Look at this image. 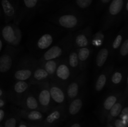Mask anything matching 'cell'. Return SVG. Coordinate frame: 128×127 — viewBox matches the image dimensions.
I'll return each mask as SVG.
<instances>
[{
	"instance_id": "18",
	"label": "cell",
	"mask_w": 128,
	"mask_h": 127,
	"mask_svg": "<svg viewBox=\"0 0 128 127\" xmlns=\"http://www.w3.org/2000/svg\"><path fill=\"white\" fill-rule=\"evenodd\" d=\"M74 78L70 67L68 63L66 56L62 57L55 72L54 76L52 79L55 80L66 87L68 84Z\"/></svg>"
},
{
	"instance_id": "2",
	"label": "cell",
	"mask_w": 128,
	"mask_h": 127,
	"mask_svg": "<svg viewBox=\"0 0 128 127\" xmlns=\"http://www.w3.org/2000/svg\"><path fill=\"white\" fill-rule=\"evenodd\" d=\"M126 0H112L105 10L101 21V28L105 30L116 29L124 24L122 16Z\"/></svg>"
},
{
	"instance_id": "16",
	"label": "cell",
	"mask_w": 128,
	"mask_h": 127,
	"mask_svg": "<svg viewBox=\"0 0 128 127\" xmlns=\"http://www.w3.org/2000/svg\"><path fill=\"white\" fill-rule=\"evenodd\" d=\"M31 86L32 84L30 81H15L7 92V99L13 105L15 104L31 89Z\"/></svg>"
},
{
	"instance_id": "35",
	"label": "cell",
	"mask_w": 128,
	"mask_h": 127,
	"mask_svg": "<svg viewBox=\"0 0 128 127\" xmlns=\"http://www.w3.org/2000/svg\"><path fill=\"white\" fill-rule=\"evenodd\" d=\"M57 0H40L38 10L40 11H43L44 9L48 8L49 6L54 3Z\"/></svg>"
},
{
	"instance_id": "39",
	"label": "cell",
	"mask_w": 128,
	"mask_h": 127,
	"mask_svg": "<svg viewBox=\"0 0 128 127\" xmlns=\"http://www.w3.org/2000/svg\"><path fill=\"white\" fill-rule=\"evenodd\" d=\"M17 127H30V123H27L26 122L22 120H20Z\"/></svg>"
},
{
	"instance_id": "9",
	"label": "cell",
	"mask_w": 128,
	"mask_h": 127,
	"mask_svg": "<svg viewBox=\"0 0 128 127\" xmlns=\"http://www.w3.org/2000/svg\"><path fill=\"white\" fill-rule=\"evenodd\" d=\"M31 89L36 95L40 110L46 114L54 107L49 89V82L32 85Z\"/></svg>"
},
{
	"instance_id": "8",
	"label": "cell",
	"mask_w": 128,
	"mask_h": 127,
	"mask_svg": "<svg viewBox=\"0 0 128 127\" xmlns=\"http://www.w3.org/2000/svg\"><path fill=\"white\" fill-rule=\"evenodd\" d=\"M4 22H14L20 25L21 23V8L20 0H0Z\"/></svg>"
},
{
	"instance_id": "41",
	"label": "cell",
	"mask_w": 128,
	"mask_h": 127,
	"mask_svg": "<svg viewBox=\"0 0 128 127\" xmlns=\"http://www.w3.org/2000/svg\"><path fill=\"white\" fill-rule=\"evenodd\" d=\"M4 22V15L2 13V9H1V6H0V26H1L2 24H3Z\"/></svg>"
},
{
	"instance_id": "28",
	"label": "cell",
	"mask_w": 128,
	"mask_h": 127,
	"mask_svg": "<svg viewBox=\"0 0 128 127\" xmlns=\"http://www.w3.org/2000/svg\"><path fill=\"white\" fill-rule=\"evenodd\" d=\"M65 56L66 57L68 63L70 66L73 77L75 78L81 72H82L81 71V67H80V63L79 61L78 56L77 49L72 47Z\"/></svg>"
},
{
	"instance_id": "17",
	"label": "cell",
	"mask_w": 128,
	"mask_h": 127,
	"mask_svg": "<svg viewBox=\"0 0 128 127\" xmlns=\"http://www.w3.org/2000/svg\"><path fill=\"white\" fill-rule=\"evenodd\" d=\"M92 34L91 26H86L75 31L72 38V48L78 49L90 46Z\"/></svg>"
},
{
	"instance_id": "12",
	"label": "cell",
	"mask_w": 128,
	"mask_h": 127,
	"mask_svg": "<svg viewBox=\"0 0 128 127\" xmlns=\"http://www.w3.org/2000/svg\"><path fill=\"white\" fill-rule=\"evenodd\" d=\"M87 79L88 72L86 70L81 72L78 75L71 80V82L66 85V93L68 103L77 97L83 90Z\"/></svg>"
},
{
	"instance_id": "30",
	"label": "cell",
	"mask_w": 128,
	"mask_h": 127,
	"mask_svg": "<svg viewBox=\"0 0 128 127\" xmlns=\"http://www.w3.org/2000/svg\"><path fill=\"white\" fill-rule=\"evenodd\" d=\"M77 51L81 71L86 70L91 56L93 54L94 51L91 46H88L78 49Z\"/></svg>"
},
{
	"instance_id": "20",
	"label": "cell",
	"mask_w": 128,
	"mask_h": 127,
	"mask_svg": "<svg viewBox=\"0 0 128 127\" xmlns=\"http://www.w3.org/2000/svg\"><path fill=\"white\" fill-rule=\"evenodd\" d=\"M115 67L113 64L110 63L96 73L93 85V90L95 93H100L106 87L110 74Z\"/></svg>"
},
{
	"instance_id": "21",
	"label": "cell",
	"mask_w": 128,
	"mask_h": 127,
	"mask_svg": "<svg viewBox=\"0 0 128 127\" xmlns=\"http://www.w3.org/2000/svg\"><path fill=\"white\" fill-rule=\"evenodd\" d=\"M21 22H28L38 11L40 0H20Z\"/></svg>"
},
{
	"instance_id": "27",
	"label": "cell",
	"mask_w": 128,
	"mask_h": 127,
	"mask_svg": "<svg viewBox=\"0 0 128 127\" xmlns=\"http://www.w3.org/2000/svg\"><path fill=\"white\" fill-rule=\"evenodd\" d=\"M114 32L113 29L110 30H105L100 28V30L92 34L91 39L90 46L94 51H98L106 42L108 37Z\"/></svg>"
},
{
	"instance_id": "36",
	"label": "cell",
	"mask_w": 128,
	"mask_h": 127,
	"mask_svg": "<svg viewBox=\"0 0 128 127\" xmlns=\"http://www.w3.org/2000/svg\"><path fill=\"white\" fill-rule=\"evenodd\" d=\"M111 123L114 127H128V125L124 123L122 120L120 119L118 117L114 119Z\"/></svg>"
},
{
	"instance_id": "13",
	"label": "cell",
	"mask_w": 128,
	"mask_h": 127,
	"mask_svg": "<svg viewBox=\"0 0 128 127\" xmlns=\"http://www.w3.org/2000/svg\"><path fill=\"white\" fill-rule=\"evenodd\" d=\"M66 118V106H55L46 113L41 123L44 127H58Z\"/></svg>"
},
{
	"instance_id": "1",
	"label": "cell",
	"mask_w": 128,
	"mask_h": 127,
	"mask_svg": "<svg viewBox=\"0 0 128 127\" xmlns=\"http://www.w3.org/2000/svg\"><path fill=\"white\" fill-rule=\"evenodd\" d=\"M91 17L83 14L68 6L62 8L52 14L49 20L54 26L68 31H76L88 23Z\"/></svg>"
},
{
	"instance_id": "32",
	"label": "cell",
	"mask_w": 128,
	"mask_h": 127,
	"mask_svg": "<svg viewBox=\"0 0 128 127\" xmlns=\"http://www.w3.org/2000/svg\"><path fill=\"white\" fill-rule=\"evenodd\" d=\"M128 56V36L125 38L122 44L119 47L116 52L114 59L120 62H127Z\"/></svg>"
},
{
	"instance_id": "43",
	"label": "cell",
	"mask_w": 128,
	"mask_h": 127,
	"mask_svg": "<svg viewBox=\"0 0 128 127\" xmlns=\"http://www.w3.org/2000/svg\"><path fill=\"white\" fill-rule=\"evenodd\" d=\"M30 127H44L41 123H30Z\"/></svg>"
},
{
	"instance_id": "10",
	"label": "cell",
	"mask_w": 128,
	"mask_h": 127,
	"mask_svg": "<svg viewBox=\"0 0 128 127\" xmlns=\"http://www.w3.org/2000/svg\"><path fill=\"white\" fill-rule=\"evenodd\" d=\"M123 89L124 88L110 90V92L100 102L97 108V114L99 118L102 122H104L108 112L122 95Z\"/></svg>"
},
{
	"instance_id": "23",
	"label": "cell",
	"mask_w": 128,
	"mask_h": 127,
	"mask_svg": "<svg viewBox=\"0 0 128 127\" xmlns=\"http://www.w3.org/2000/svg\"><path fill=\"white\" fill-rule=\"evenodd\" d=\"M12 110L21 119L26 120L33 123H41L46 116V113L40 110H30L18 107H13Z\"/></svg>"
},
{
	"instance_id": "11",
	"label": "cell",
	"mask_w": 128,
	"mask_h": 127,
	"mask_svg": "<svg viewBox=\"0 0 128 127\" xmlns=\"http://www.w3.org/2000/svg\"><path fill=\"white\" fill-rule=\"evenodd\" d=\"M128 68L127 65L115 67L111 72L109 77L106 87L110 90L116 89H122L124 85L128 83Z\"/></svg>"
},
{
	"instance_id": "7",
	"label": "cell",
	"mask_w": 128,
	"mask_h": 127,
	"mask_svg": "<svg viewBox=\"0 0 128 127\" xmlns=\"http://www.w3.org/2000/svg\"><path fill=\"white\" fill-rule=\"evenodd\" d=\"M0 36L6 45L17 47L20 46L22 34L20 25L11 22L0 26Z\"/></svg>"
},
{
	"instance_id": "6",
	"label": "cell",
	"mask_w": 128,
	"mask_h": 127,
	"mask_svg": "<svg viewBox=\"0 0 128 127\" xmlns=\"http://www.w3.org/2000/svg\"><path fill=\"white\" fill-rule=\"evenodd\" d=\"M21 55V47L6 45L0 54V78L11 74Z\"/></svg>"
},
{
	"instance_id": "40",
	"label": "cell",
	"mask_w": 128,
	"mask_h": 127,
	"mask_svg": "<svg viewBox=\"0 0 128 127\" xmlns=\"http://www.w3.org/2000/svg\"><path fill=\"white\" fill-rule=\"evenodd\" d=\"M0 98H4L7 99V92L1 87H0Z\"/></svg>"
},
{
	"instance_id": "46",
	"label": "cell",
	"mask_w": 128,
	"mask_h": 127,
	"mask_svg": "<svg viewBox=\"0 0 128 127\" xmlns=\"http://www.w3.org/2000/svg\"><path fill=\"white\" fill-rule=\"evenodd\" d=\"M0 127H1V126H0Z\"/></svg>"
},
{
	"instance_id": "14",
	"label": "cell",
	"mask_w": 128,
	"mask_h": 127,
	"mask_svg": "<svg viewBox=\"0 0 128 127\" xmlns=\"http://www.w3.org/2000/svg\"><path fill=\"white\" fill-rule=\"evenodd\" d=\"M114 33V31L106 40L104 44L98 51L97 54H96V58H95V74L98 73L104 67L111 63V53H110V44H111V41Z\"/></svg>"
},
{
	"instance_id": "3",
	"label": "cell",
	"mask_w": 128,
	"mask_h": 127,
	"mask_svg": "<svg viewBox=\"0 0 128 127\" xmlns=\"http://www.w3.org/2000/svg\"><path fill=\"white\" fill-rule=\"evenodd\" d=\"M62 32V29L54 25L48 26L39 32L32 39V50L34 52L42 53L58 42Z\"/></svg>"
},
{
	"instance_id": "45",
	"label": "cell",
	"mask_w": 128,
	"mask_h": 127,
	"mask_svg": "<svg viewBox=\"0 0 128 127\" xmlns=\"http://www.w3.org/2000/svg\"><path fill=\"white\" fill-rule=\"evenodd\" d=\"M106 127H114V126L112 125V123H108Z\"/></svg>"
},
{
	"instance_id": "37",
	"label": "cell",
	"mask_w": 128,
	"mask_h": 127,
	"mask_svg": "<svg viewBox=\"0 0 128 127\" xmlns=\"http://www.w3.org/2000/svg\"><path fill=\"white\" fill-rule=\"evenodd\" d=\"M4 108H0V123H1L4 120L5 116H6V112Z\"/></svg>"
},
{
	"instance_id": "24",
	"label": "cell",
	"mask_w": 128,
	"mask_h": 127,
	"mask_svg": "<svg viewBox=\"0 0 128 127\" xmlns=\"http://www.w3.org/2000/svg\"><path fill=\"white\" fill-rule=\"evenodd\" d=\"M14 105L16 107L23 108V109L41 111L36 95L34 93L31 88L28 92H27L24 95L23 97L18 102H17Z\"/></svg>"
},
{
	"instance_id": "44",
	"label": "cell",
	"mask_w": 128,
	"mask_h": 127,
	"mask_svg": "<svg viewBox=\"0 0 128 127\" xmlns=\"http://www.w3.org/2000/svg\"><path fill=\"white\" fill-rule=\"evenodd\" d=\"M70 127H81V125L79 122H74L71 125Z\"/></svg>"
},
{
	"instance_id": "34",
	"label": "cell",
	"mask_w": 128,
	"mask_h": 127,
	"mask_svg": "<svg viewBox=\"0 0 128 127\" xmlns=\"http://www.w3.org/2000/svg\"><path fill=\"white\" fill-rule=\"evenodd\" d=\"M112 0H98L95 6V11L97 13H100L105 11L106 7Z\"/></svg>"
},
{
	"instance_id": "4",
	"label": "cell",
	"mask_w": 128,
	"mask_h": 127,
	"mask_svg": "<svg viewBox=\"0 0 128 127\" xmlns=\"http://www.w3.org/2000/svg\"><path fill=\"white\" fill-rule=\"evenodd\" d=\"M38 62V59L30 55L20 57L11 73L14 81H29L32 74L34 68Z\"/></svg>"
},
{
	"instance_id": "26",
	"label": "cell",
	"mask_w": 128,
	"mask_h": 127,
	"mask_svg": "<svg viewBox=\"0 0 128 127\" xmlns=\"http://www.w3.org/2000/svg\"><path fill=\"white\" fill-rule=\"evenodd\" d=\"M94 0H67L63 6H68L91 17V9Z\"/></svg>"
},
{
	"instance_id": "5",
	"label": "cell",
	"mask_w": 128,
	"mask_h": 127,
	"mask_svg": "<svg viewBox=\"0 0 128 127\" xmlns=\"http://www.w3.org/2000/svg\"><path fill=\"white\" fill-rule=\"evenodd\" d=\"M74 32L75 31H69L66 36L43 52L41 57L38 59L40 61H48L64 57L68 51L72 48V38Z\"/></svg>"
},
{
	"instance_id": "22",
	"label": "cell",
	"mask_w": 128,
	"mask_h": 127,
	"mask_svg": "<svg viewBox=\"0 0 128 127\" xmlns=\"http://www.w3.org/2000/svg\"><path fill=\"white\" fill-rule=\"evenodd\" d=\"M86 93V90L83 89L77 97L67 103L66 106V117H76L80 113L84 105Z\"/></svg>"
},
{
	"instance_id": "33",
	"label": "cell",
	"mask_w": 128,
	"mask_h": 127,
	"mask_svg": "<svg viewBox=\"0 0 128 127\" xmlns=\"http://www.w3.org/2000/svg\"><path fill=\"white\" fill-rule=\"evenodd\" d=\"M13 114L9 116L4 121V127H17L21 118L18 116V115L13 112Z\"/></svg>"
},
{
	"instance_id": "19",
	"label": "cell",
	"mask_w": 128,
	"mask_h": 127,
	"mask_svg": "<svg viewBox=\"0 0 128 127\" xmlns=\"http://www.w3.org/2000/svg\"><path fill=\"white\" fill-rule=\"evenodd\" d=\"M128 103V83L125 85L123 89V93L116 103L112 106V108L108 112L105 118L104 122L111 123L114 119L118 118L123 109L124 106Z\"/></svg>"
},
{
	"instance_id": "29",
	"label": "cell",
	"mask_w": 128,
	"mask_h": 127,
	"mask_svg": "<svg viewBox=\"0 0 128 127\" xmlns=\"http://www.w3.org/2000/svg\"><path fill=\"white\" fill-rule=\"evenodd\" d=\"M51 78L47 72L39 64L38 61L34 68L32 74L29 81L32 85H37L43 82H49Z\"/></svg>"
},
{
	"instance_id": "15",
	"label": "cell",
	"mask_w": 128,
	"mask_h": 127,
	"mask_svg": "<svg viewBox=\"0 0 128 127\" xmlns=\"http://www.w3.org/2000/svg\"><path fill=\"white\" fill-rule=\"evenodd\" d=\"M49 89L54 107L66 106L68 102L64 86L55 80L51 79L49 81Z\"/></svg>"
},
{
	"instance_id": "38",
	"label": "cell",
	"mask_w": 128,
	"mask_h": 127,
	"mask_svg": "<svg viewBox=\"0 0 128 127\" xmlns=\"http://www.w3.org/2000/svg\"><path fill=\"white\" fill-rule=\"evenodd\" d=\"M8 100L4 98H0V108H4L8 103Z\"/></svg>"
},
{
	"instance_id": "42",
	"label": "cell",
	"mask_w": 128,
	"mask_h": 127,
	"mask_svg": "<svg viewBox=\"0 0 128 127\" xmlns=\"http://www.w3.org/2000/svg\"><path fill=\"white\" fill-rule=\"evenodd\" d=\"M5 46H6V44H5V43L4 42V41H2V39H1V36H0V54H1V53L2 52V51H3Z\"/></svg>"
},
{
	"instance_id": "25",
	"label": "cell",
	"mask_w": 128,
	"mask_h": 127,
	"mask_svg": "<svg viewBox=\"0 0 128 127\" xmlns=\"http://www.w3.org/2000/svg\"><path fill=\"white\" fill-rule=\"evenodd\" d=\"M128 36V22H124L123 27L119 30L116 33H114L112 37L111 44H110V53H111V60L114 59L116 52L118 50L124 40Z\"/></svg>"
},
{
	"instance_id": "31",
	"label": "cell",
	"mask_w": 128,
	"mask_h": 127,
	"mask_svg": "<svg viewBox=\"0 0 128 127\" xmlns=\"http://www.w3.org/2000/svg\"><path fill=\"white\" fill-rule=\"evenodd\" d=\"M62 57L54 59L48 60V61H40L39 59H38V61L39 64L48 73L51 79H52L54 76V73Z\"/></svg>"
}]
</instances>
